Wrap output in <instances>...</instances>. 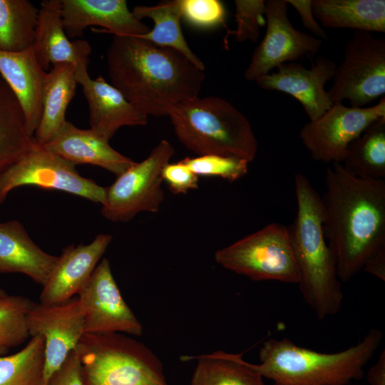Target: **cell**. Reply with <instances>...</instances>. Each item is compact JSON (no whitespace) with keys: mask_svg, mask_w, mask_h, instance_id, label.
Instances as JSON below:
<instances>
[{"mask_svg":"<svg viewBox=\"0 0 385 385\" xmlns=\"http://www.w3.org/2000/svg\"><path fill=\"white\" fill-rule=\"evenodd\" d=\"M324 232L342 282L385 247V181L359 178L342 163L325 173Z\"/></svg>","mask_w":385,"mask_h":385,"instance_id":"1","label":"cell"},{"mask_svg":"<svg viewBox=\"0 0 385 385\" xmlns=\"http://www.w3.org/2000/svg\"><path fill=\"white\" fill-rule=\"evenodd\" d=\"M106 62L111 85L148 116H168L173 106L198 96L205 78L178 51L137 36H113Z\"/></svg>","mask_w":385,"mask_h":385,"instance_id":"2","label":"cell"},{"mask_svg":"<svg viewBox=\"0 0 385 385\" xmlns=\"http://www.w3.org/2000/svg\"><path fill=\"white\" fill-rule=\"evenodd\" d=\"M294 188L297 211L287 229L299 272L297 284L304 302L322 319L340 310L342 282L324 235L322 197L302 173L294 175Z\"/></svg>","mask_w":385,"mask_h":385,"instance_id":"3","label":"cell"},{"mask_svg":"<svg viewBox=\"0 0 385 385\" xmlns=\"http://www.w3.org/2000/svg\"><path fill=\"white\" fill-rule=\"evenodd\" d=\"M382 332L371 329L355 345L335 353H322L294 344L284 337L270 338L255 364L274 385H346L361 379L364 367L380 346Z\"/></svg>","mask_w":385,"mask_h":385,"instance_id":"4","label":"cell"},{"mask_svg":"<svg viewBox=\"0 0 385 385\" xmlns=\"http://www.w3.org/2000/svg\"><path fill=\"white\" fill-rule=\"evenodd\" d=\"M179 141L197 155L235 156L251 163L258 143L246 116L219 97L198 96L180 102L168 111Z\"/></svg>","mask_w":385,"mask_h":385,"instance_id":"5","label":"cell"},{"mask_svg":"<svg viewBox=\"0 0 385 385\" xmlns=\"http://www.w3.org/2000/svg\"><path fill=\"white\" fill-rule=\"evenodd\" d=\"M76 350L85 385H168L154 353L120 333L84 334Z\"/></svg>","mask_w":385,"mask_h":385,"instance_id":"6","label":"cell"},{"mask_svg":"<svg viewBox=\"0 0 385 385\" xmlns=\"http://www.w3.org/2000/svg\"><path fill=\"white\" fill-rule=\"evenodd\" d=\"M215 260L224 268L255 281H299L287 227L279 223L269 224L218 250Z\"/></svg>","mask_w":385,"mask_h":385,"instance_id":"7","label":"cell"},{"mask_svg":"<svg viewBox=\"0 0 385 385\" xmlns=\"http://www.w3.org/2000/svg\"><path fill=\"white\" fill-rule=\"evenodd\" d=\"M332 103L345 100L351 107H366L385 93V39L370 32L354 31L336 67L333 84L327 91Z\"/></svg>","mask_w":385,"mask_h":385,"instance_id":"8","label":"cell"},{"mask_svg":"<svg viewBox=\"0 0 385 385\" xmlns=\"http://www.w3.org/2000/svg\"><path fill=\"white\" fill-rule=\"evenodd\" d=\"M175 154L162 140L140 163H135L106 187L101 214L112 222H128L140 212H157L164 200L162 171Z\"/></svg>","mask_w":385,"mask_h":385,"instance_id":"9","label":"cell"},{"mask_svg":"<svg viewBox=\"0 0 385 385\" xmlns=\"http://www.w3.org/2000/svg\"><path fill=\"white\" fill-rule=\"evenodd\" d=\"M31 185L68 192L103 204L106 187L82 177L76 165L34 143L17 162L0 174V204L13 189Z\"/></svg>","mask_w":385,"mask_h":385,"instance_id":"10","label":"cell"},{"mask_svg":"<svg viewBox=\"0 0 385 385\" xmlns=\"http://www.w3.org/2000/svg\"><path fill=\"white\" fill-rule=\"evenodd\" d=\"M384 116V96L376 105L363 108L334 104L318 119L304 125L299 136L313 160L342 163L349 145Z\"/></svg>","mask_w":385,"mask_h":385,"instance_id":"11","label":"cell"},{"mask_svg":"<svg viewBox=\"0 0 385 385\" xmlns=\"http://www.w3.org/2000/svg\"><path fill=\"white\" fill-rule=\"evenodd\" d=\"M287 5L286 0L265 1L266 32L245 71L246 80L255 81L283 63L314 56L320 50V38L292 26Z\"/></svg>","mask_w":385,"mask_h":385,"instance_id":"12","label":"cell"},{"mask_svg":"<svg viewBox=\"0 0 385 385\" xmlns=\"http://www.w3.org/2000/svg\"><path fill=\"white\" fill-rule=\"evenodd\" d=\"M84 313L78 296L56 304L34 303L27 314L29 336L45 342L43 385H47L85 334Z\"/></svg>","mask_w":385,"mask_h":385,"instance_id":"13","label":"cell"},{"mask_svg":"<svg viewBox=\"0 0 385 385\" xmlns=\"http://www.w3.org/2000/svg\"><path fill=\"white\" fill-rule=\"evenodd\" d=\"M78 297L84 313L85 334H143L142 324L123 299L106 258L98 264Z\"/></svg>","mask_w":385,"mask_h":385,"instance_id":"14","label":"cell"},{"mask_svg":"<svg viewBox=\"0 0 385 385\" xmlns=\"http://www.w3.org/2000/svg\"><path fill=\"white\" fill-rule=\"evenodd\" d=\"M337 65L319 56L310 69L296 62L283 63L255 81L262 89L277 91L295 98L302 105L309 121L321 117L332 103L324 86L333 78Z\"/></svg>","mask_w":385,"mask_h":385,"instance_id":"15","label":"cell"},{"mask_svg":"<svg viewBox=\"0 0 385 385\" xmlns=\"http://www.w3.org/2000/svg\"><path fill=\"white\" fill-rule=\"evenodd\" d=\"M63 28L69 38H80L91 26L119 36H140L150 28L130 11L125 0H61Z\"/></svg>","mask_w":385,"mask_h":385,"instance_id":"16","label":"cell"},{"mask_svg":"<svg viewBox=\"0 0 385 385\" xmlns=\"http://www.w3.org/2000/svg\"><path fill=\"white\" fill-rule=\"evenodd\" d=\"M113 237L100 234L88 245H71L58 256V262L42 286L40 303L51 304L67 301L84 288Z\"/></svg>","mask_w":385,"mask_h":385,"instance_id":"17","label":"cell"},{"mask_svg":"<svg viewBox=\"0 0 385 385\" xmlns=\"http://www.w3.org/2000/svg\"><path fill=\"white\" fill-rule=\"evenodd\" d=\"M88 108L90 128L109 140L122 126L145 125L148 115L138 110L101 76L92 79L88 69L76 71Z\"/></svg>","mask_w":385,"mask_h":385,"instance_id":"18","label":"cell"},{"mask_svg":"<svg viewBox=\"0 0 385 385\" xmlns=\"http://www.w3.org/2000/svg\"><path fill=\"white\" fill-rule=\"evenodd\" d=\"M35 56L44 71L50 66L68 63L76 71L88 69L90 43L82 39L71 41L62 21L61 0H44L38 9L32 46Z\"/></svg>","mask_w":385,"mask_h":385,"instance_id":"19","label":"cell"},{"mask_svg":"<svg viewBox=\"0 0 385 385\" xmlns=\"http://www.w3.org/2000/svg\"><path fill=\"white\" fill-rule=\"evenodd\" d=\"M46 74L33 47L21 51H0V76L17 98L24 113L26 132L31 138L41 118Z\"/></svg>","mask_w":385,"mask_h":385,"instance_id":"20","label":"cell"},{"mask_svg":"<svg viewBox=\"0 0 385 385\" xmlns=\"http://www.w3.org/2000/svg\"><path fill=\"white\" fill-rule=\"evenodd\" d=\"M42 146L74 165H97L117 176L135 163L113 149L109 140L91 128L81 129L68 121Z\"/></svg>","mask_w":385,"mask_h":385,"instance_id":"21","label":"cell"},{"mask_svg":"<svg viewBox=\"0 0 385 385\" xmlns=\"http://www.w3.org/2000/svg\"><path fill=\"white\" fill-rule=\"evenodd\" d=\"M58 256L46 253L17 220L0 223V273H21L43 286Z\"/></svg>","mask_w":385,"mask_h":385,"instance_id":"22","label":"cell"},{"mask_svg":"<svg viewBox=\"0 0 385 385\" xmlns=\"http://www.w3.org/2000/svg\"><path fill=\"white\" fill-rule=\"evenodd\" d=\"M73 66L61 63L53 66L45 80L42 114L34 135V141L43 145L66 124V112L75 96L77 86Z\"/></svg>","mask_w":385,"mask_h":385,"instance_id":"23","label":"cell"},{"mask_svg":"<svg viewBox=\"0 0 385 385\" xmlns=\"http://www.w3.org/2000/svg\"><path fill=\"white\" fill-rule=\"evenodd\" d=\"M312 11L327 28L385 32L384 0H312Z\"/></svg>","mask_w":385,"mask_h":385,"instance_id":"24","label":"cell"},{"mask_svg":"<svg viewBox=\"0 0 385 385\" xmlns=\"http://www.w3.org/2000/svg\"><path fill=\"white\" fill-rule=\"evenodd\" d=\"M132 13L140 21L149 18L154 23L153 29L137 37L157 46L178 51L204 71V63L190 48L181 29V0L164 1L154 6H137L133 9Z\"/></svg>","mask_w":385,"mask_h":385,"instance_id":"25","label":"cell"},{"mask_svg":"<svg viewBox=\"0 0 385 385\" xmlns=\"http://www.w3.org/2000/svg\"><path fill=\"white\" fill-rule=\"evenodd\" d=\"M197 360L190 385H265L255 365L242 354L216 351L195 357Z\"/></svg>","mask_w":385,"mask_h":385,"instance_id":"26","label":"cell"},{"mask_svg":"<svg viewBox=\"0 0 385 385\" xmlns=\"http://www.w3.org/2000/svg\"><path fill=\"white\" fill-rule=\"evenodd\" d=\"M34 143L26 132L17 98L0 76V174L20 160Z\"/></svg>","mask_w":385,"mask_h":385,"instance_id":"27","label":"cell"},{"mask_svg":"<svg viewBox=\"0 0 385 385\" xmlns=\"http://www.w3.org/2000/svg\"><path fill=\"white\" fill-rule=\"evenodd\" d=\"M342 164L353 175L384 180L385 116L373 122L349 145Z\"/></svg>","mask_w":385,"mask_h":385,"instance_id":"28","label":"cell"},{"mask_svg":"<svg viewBox=\"0 0 385 385\" xmlns=\"http://www.w3.org/2000/svg\"><path fill=\"white\" fill-rule=\"evenodd\" d=\"M38 9L28 0H0V51L32 47Z\"/></svg>","mask_w":385,"mask_h":385,"instance_id":"29","label":"cell"},{"mask_svg":"<svg viewBox=\"0 0 385 385\" xmlns=\"http://www.w3.org/2000/svg\"><path fill=\"white\" fill-rule=\"evenodd\" d=\"M45 342L32 337L18 352L0 356V385H43Z\"/></svg>","mask_w":385,"mask_h":385,"instance_id":"30","label":"cell"},{"mask_svg":"<svg viewBox=\"0 0 385 385\" xmlns=\"http://www.w3.org/2000/svg\"><path fill=\"white\" fill-rule=\"evenodd\" d=\"M34 302L19 295L0 297V343L9 349L29 337L27 314Z\"/></svg>","mask_w":385,"mask_h":385,"instance_id":"31","label":"cell"},{"mask_svg":"<svg viewBox=\"0 0 385 385\" xmlns=\"http://www.w3.org/2000/svg\"><path fill=\"white\" fill-rule=\"evenodd\" d=\"M182 162L198 177H218L230 182L244 177L250 163L238 157L215 154L187 157Z\"/></svg>","mask_w":385,"mask_h":385,"instance_id":"32","label":"cell"},{"mask_svg":"<svg viewBox=\"0 0 385 385\" xmlns=\"http://www.w3.org/2000/svg\"><path fill=\"white\" fill-rule=\"evenodd\" d=\"M236 29L228 31L229 35H234L239 43L246 41L256 42L260 33V28L265 25V1L235 0Z\"/></svg>","mask_w":385,"mask_h":385,"instance_id":"33","label":"cell"},{"mask_svg":"<svg viewBox=\"0 0 385 385\" xmlns=\"http://www.w3.org/2000/svg\"><path fill=\"white\" fill-rule=\"evenodd\" d=\"M183 17L191 25L210 28L223 24L225 10L218 0H181Z\"/></svg>","mask_w":385,"mask_h":385,"instance_id":"34","label":"cell"},{"mask_svg":"<svg viewBox=\"0 0 385 385\" xmlns=\"http://www.w3.org/2000/svg\"><path fill=\"white\" fill-rule=\"evenodd\" d=\"M162 178L175 194H185L198 188L199 177L182 160L176 163H168L163 169Z\"/></svg>","mask_w":385,"mask_h":385,"instance_id":"35","label":"cell"},{"mask_svg":"<svg viewBox=\"0 0 385 385\" xmlns=\"http://www.w3.org/2000/svg\"><path fill=\"white\" fill-rule=\"evenodd\" d=\"M47 385H85L78 354L73 350L51 376Z\"/></svg>","mask_w":385,"mask_h":385,"instance_id":"36","label":"cell"},{"mask_svg":"<svg viewBox=\"0 0 385 385\" xmlns=\"http://www.w3.org/2000/svg\"><path fill=\"white\" fill-rule=\"evenodd\" d=\"M298 12L302 22L307 30L319 38H327V34L322 26L315 20L312 11V0H286Z\"/></svg>","mask_w":385,"mask_h":385,"instance_id":"37","label":"cell"},{"mask_svg":"<svg viewBox=\"0 0 385 385\" xmlns=\"http://www.w3.org/2000/svg\"><path fill=\"white\" fill-rule=\"evenodd\" d=\"M364 270L378 279L385 280V247L376 252L365 264Z\"/></svg>","mask_w":385,"mask_h":385,"instance_id":"38","label":"cell"},{"mask_svg":"<svg viewBox=\"0 0 385 385\" xmlns=\"http://www.w3.org/2000/svg\"><path fill=\"white\" fill-rule=\"evenodd\" d=\"M370 385H385V351L379 355L377 361L369 369L367 374Z\"/></svg>","mask_w":385,"mask_h":385,"instance_id":"39","label":"cell"},{"mask_svg":"<svg viewBox=\"0 0 385 385\" xmlns=\"http://www.w3.org/2000/svg\"><path fill=\"white\" fill-rule=\"evenodd\" d=\"M9 349L0 343V354L6 353Z\"/></svg>","mask_w":385,"mask_h":385,"instance_id":"40","label":"cell"},{"mask_svg":"<svg viewBox=\"0 0 385 385\" xmlns=\"http://www.w3.org/2000/svg\"><path fill=\"white\" fill-rule=\"evenodd\" d=\"M7 294L5 292L4 290L2 289H0V297L6 296Z\"/></svg>","mask_w":385,"mask_h":385,"instance_id":"41","label":"cell"}]
</instances>
